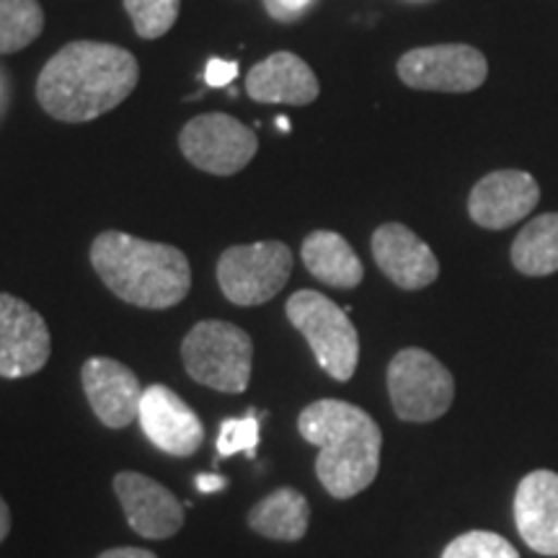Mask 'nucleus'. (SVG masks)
Listing matches in <instances>:
<instances>
[{"mask_svg": "<svg viewBox=\"0 0 558 558\" xmlns=\"http://www.w3.org/2000/svg\"><path fill=\"white\" fill-rule=\"evenodd\" d=\"M488 62L471 45L418 47L399 60V78L409 88L439 94H471L484 86Z\"/></svg>", "mask_w": 558, "mask_h": 558, "instance_id": "nucleus-9", "label": "nucleus"}, {"mask_svg": "<svg viewBox=\"0 0 558 558\" xmlns=\"http://www.w3.org/2000/svg\"><path fill=\"white\" fill-rule=\"evenodd\" d=\"M514 525L541 556H558V473L533 471L514 492Z\"/></svg>", "mask_w": 558, "mask_h": 558, "instance_id": "nucleus-16", "label": "nucleus"}, {"mask_svg": "<svg viewBox=\"0 0 558 558\" xmlns=\"http://www.w3.org/2000/svg\"><path fill=\"white\" fill-rule=\"evenodd\" d=\"M52 337L29 303L0 292V378H29L47 365Z\"/></svg>", "mask_w": 558, "mask_h": 558, "instance_id": "nucleus-10", "label": "nucleus"}, {"mask_svg": "<svg viewBox=\"0 0 558 558\" xmlns=\"http://www.w3.org/2000/svg\"><path fill=\"white\" fill-rule=\"evenodd\" d=\"M311 3H316V0H264L269 16L277 21H295Z\"/></svg>", "mask_w": 558, "mask_h": 558, "instance_id": "nucleus-26", "label": "nucleus"}, {"mask_svg": "<svg viewBox=\"0 0 558 558\" xmlns=\"http://www.w3.org/2000/svg\"><path fill=\"white\" fill-rule=\"evenodd\" d=\"M235 75H239V62L220 60V58H213L207 62L205 81H207L209 88L230 86V81H235Z\"/></svg>", "mask_w": 558, "mask_h": 558, "instance_id": "nucleus-25", "label": "nucleus"}, {"mask_svg": "<svg viewBox=\"0 0 558 558\" xmlns=\"http://www.w3.org/2000/svg\"><path fill=\"white\" fill-rule=\"evenodd\" d=\"M300 256H303L305 269L329 288L352 290L365 277L360 256L354 254L344 235L333 233V230H313L303 241Z\"/></svg>", "mask_w": 558, "mask_h": 558, "instance_id": "nucleus-18", "label": "nucleus"}, {"mask_svg": "<svg viewBox=\"0 0 558 558\" xmlns=\"http://www.w3.org/2000/svg\"><path fill=\"white\" fill-rule=\"evenodd\" d=\"M135 54L107 41H70L37 78L39 107L58 122L83 124L117 109L135 90Z\"/></svg>", "mask_w": 558, "mask_h": 558, "instance_id": "nucleus-1", "label": "nucleus"}, {"mask_svg": "<svg viewBox=\"0 0 558 558\" xmlns=\"http://www.w3.org/2000/svg\"><path fill=\"white\" fill-rule=\"evenodd\" d=\"M81 380L90 409L104 427L124 429L135 422L143 388L128 365L109 357H90L81 367Z\"/></svg>", "mask_w": 558, "mask_h": 558, "instance_id": "nucleus-14", "label": "nucleus"}, {"mask_svg": "<svg viewBox=\"0 0 558 558\" xmlns=\"http://www.w3.org/2000/svg\"><path fill=\"white\" fill-rule=\"evenodd\" d=\"M414 3H427V0H414Z\"/></svg>", "mask_w": 558, "mask_h": 558, "instance_id": "nucleus-30", "label": "nucleus"}, {"mask_svg": "<svg viewBox=\"0 0 558 558\" xmlns=\"http://www.w3.org/2000/svg\"><path fill=\"white\" fill-rule=\"evenodd\" d=\"M292 275V251L282 241L230 246L218 262L222 295L241 308L269 303Z\"/></svg>", "mask_w": 558, "mask_h": 558, "instance_id": "nucleus-7", "label": "nucleus"}, {"mask_svg": "<svg viewBox=\"0 0 558 558\" xmlns=\"http://www.w3.org/2000/svg\"><path fill=\"white\" fill-rule=\"evenodd\" d=\"M373 256L383 275L401 290H424L439 277L435 251L401 222H386L375 230Z\"/></svg>", "mask_w": 558, "mask_h": 558, "instance_id": "nucleus-15", "label": "nucleus"}, {"mask_svg": "<svg viewBox=\"0 0 558 558\" xmlns=\"http://www.w3.org/2000/svg\"><path fill=\"white\" fill-rule=\"evenodd\" d=\"M114 492L124 518L140 538L166 541L184 527V507L158 481L135 471H122L114 476Z\"/></svg>", "mask_w": 558, "mask_h": 558, "instance_id": "nucleus-12", "label": "nucleus"}, {"mask_svg": "<svg viewBox=\"0 0 558 558\" xmlns=\"http://www.w3.org/2000/svg\"><path fill=\"white\" fill-rule=\"evenodd\" d=\"M256 445H259V418L254 414L243 418H226L220 424L218 452L220 458H230L235 452H248L254 458Z\"/></svg>", "mask_w": 558, "mask_h": 558, "instance_id": "nucleus-24", "label": "nucleus"}, {"mask_svg": "<svg viewBox=\"0 0 558 558\" xmlns=\"http://www.w3.org/2000/svg\"><path fill=\"white\" fill-rule=\"evenodd\" d=\"M90 264L117 298L137 308H173L192 290V267L184 251L120 230L96 235L90 243Z\"/></svg>", "mask_w": 558, "mask_h": 558, "instance_id": "nucleus-3", "label": "nucleus"}, {"mask_svg": "<svg viewBox=\"0 0 558 558\" xmlns=\"http://www.w3.org/2000/svg\"><path fill=\"white\" fill-rule=\"evenodd\" d=\"M512 264L525 277H548L558 271V213L530 220L512 243Z\"/></svg>", "mask_w": 558, "mask_h": 558, "instance_id": "nucleus-20", "label": "nucleus"}, {"mask_svg": "<svg viewBox=\"0 0 558 558\" xmlns=\"http://www.w3.org/2000/svg\"><path fill=\"white\" fill-rule=\"evenodd\" d=\"M45 32V11L39 0H0V54L29 47Z\"/></svg>", "mask_w": 558, "mask_h": 558, "instance_id": "nucleus-21", "label": "nucleus"}, {"mask_svg": "<svg viewBox=\"0 0 558 558\" xmlns=\"http://www.w3.org/2000/svg\"><path fill=\"white\" fill-rule=\"evenodd\" d=\"M541 199V186L525 171H494L473 186L469 213L476 226L486 230H505L525 220Z\"/></svg>", "mask_w": 558, "mask_h": 558, "instance_id": "nucleus-13", "label": "nucleus"}, {"mask_svg": "<svg viewBox=\"0 0 558 558\" xmlns=\"http://www.w3.org/2000/svg\"><path fill=\"white\" fill-rule=\"evenodd\" d=\"M288 320L308 341L316 362L333 380H352L360 362V337L347 308L316 290H300L284 305Z\"/></svg>", "mask_w": 558, "mask_h": 558, "instance_id": "nucleus-5", "label": "nucleus"}, {"mask_svg": "<svg viewBox=\"0 0 558 558\" xmlns=\"http://www.w3.org/2000/svg\"><path fill=\"white\" fill-rule=\"evenodd\" d=\"M11 533V509L5 505V499L0 497V543L9 538Z\"/></svg>", "mask_w": 558, "mask_h": 558, "instance_id": "nucleus-29", "label": "nucleus"}, {"mask_svg": "<svg viewBox=\"0 0 558 558\" xmlns=\"http://www.w3.org/2000/svg\"><path fill=\"white\" fill-rule=\"evenodd\" d=\"M99 558H158L153 550L145 548H132V546H122V548H109L104 550Z\"/></svg>", "mask_w": 558, "mask_h": 558, "instance_id": "nucleus-28", "label": "nucleus"}, {"mask_svg": "<svg viewBox=\"0 0 558 558\" xmlns=\"http://www.w3.org/2000/svg\"><path fill=\"white\" fill-rule=\"evenodd\" d=\"M246 94L259 104L308 107L318 99L320 86L303 58L292 52H275L248 70Z\"/></svg>", "mask_w": 558, "mask_h": 558, "instance_id": "nucleus-17", "label": "nucleus"}, {"mask_svg": "<svg viewBox=\"0 0 558 558\" xmlns=\"http://www.w3.org/2000/svg\"><path fill=\"white\" fill-rule=\"evenodd\" d=\"M311 507L308 499L292 486H282L269 497L256 501L248 512V525L262 538L295 543L308 533Z\"/></svg>", "mask_w": 558, "mask_h": 558, "instance_id": "nucleus-19", "label": "nucleus"}, {"mask_svg": "<svg viewBox=\"0 0 558 558\" xmlns=\"http://www.w3.org/2000/svg\"><path fill=\"white\" fill-rule=\"evenodd\" d=\"M388 393L396 416L403 422H435L456 401L452 373L427 349H401L388 365Z\"/></svg>", "mask_w": 558, "mask_h": 558, "instance_id": "nucleus-6", "label": "nucleus"}, {"mask_svg": "<svg viewBox=\"0 0 558 558\" xmlns=\"http://www.w3.org/2000/svg\"><path fill=\"white\" fill-rule=\"evenodd\" d=\"M140 39H158L177 24L181 0H124Z\"/></svg>", "mask_w": 558, "mask_h": 558, "instance_id": "nucleus-22", "label": "nucleus"}, {"mask_svg": "<svg viewBox=\"0 0 558 558\" xmlns=\"http://www.w3.org/2000/svg\"><path fill=\"white\" fill-rule=\"evenodd\" d=\"M179 148L194 169L213 177H233L246 169L259 150L256 132L230 114H202L186 122Z\"/></svg>", "mask_w": 558, "mask_h": 558, "instance_id": "nucleus-8", "label": "nucleus"}, {"mask_svg": "<svg viewBox=\"0 0 558 558\" xmlns=\"http://www.w3.org/2000/svg\"><path fill=\"white\" fill-rule=\"evenodd\" d=\"M226 486H228L226 476H218V473H199L197 476V488L202 494H215Z\"/></svg>", "mask_w": 558, "mask_h": 558, "instance_id": "nucleus-27", "label": "nucleus"}, {"mask_svg": "<svg viewBox=\"0 0 558 558\" xmlns=\"http://www.w3.org/2000/svg\"><path fill=\"white\" fill-rule=\"evenodd\" d=\"M137 422L158 450L177 458L194 456L205 439V427L190 403L173 393L169 386H158V383L143 390Z\"/></svg>", "mask_w": 558, "mask_h": 558, "instance_id": "nucleus-11", "label": "nucleus"}, {"mask_svg": "<svg viewBox=\"0 0 558 558\" xmlns=\"http://www.w3.org/2000/svg\"><path fill=\"white\" fill-rule=\"evenodd\" d=\"M298 432L320 450L316 476L333 499L357 497L378 476L383 432L365 409L320 399L300 411Z\"/></svg>", "mask_w": 558, "mask_h": 558, "instance_id": "nucleus-2", "label": "nucleus"}, {"mask_svg": "<svg viewBox=\"0 0 558 558\" xmlns=\"http://www.w3.org/2000/svg\"><path fill=\"white\" fill-rule=\"evenodd\" d=\"M442 558H520L518 548L507 538L488 530H471L458 535L442 550Z\"/></svg>", "mask_w": 558, "mask_h": 558, "instance_id": "nucleus-23", "label": "nucleus"}, {"mask_svg": "<svg viewBox=\"0 0 558 558\" xmlns=\"http://www.w3.org/2000/svg\"><path fill=\"white\" fill-rule=\"evenodd\" d=\"M181 360L190 378L202 386L243 393L251 383L254 341L228 320H199L181 341Z\"/></svg>", "mask_w": 558, "mask_h": 558, "instance_id": "nucleus-4", "label": "nucleus"}]
</instances>
